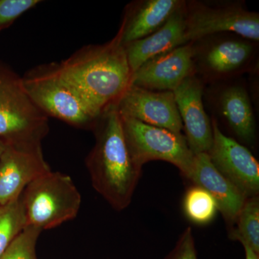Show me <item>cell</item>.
<instances>
[{"mask_svg":"<svg viewBox=\"0 0 259 259\" xmlns=\"http://www.w3.org/2000/svg\"><path fill=\"white\" fill-rule=\"evenodd\" d=\"M93 131L95 144L86 158L92 185L112 208L123 210L132 201L142 166L131 156L115 105L103 112Z\"/></svg>","mask_w":259,"mask_h":259,"instance_id":"obj_1","label":"cell"},{"mask_svg":"<svg viewBox=\"0 0 259 259\" xmlns=\"http://www.w3.org/2000/svg\"><path fill=\"white\" fill-rule=\"evenodd\" d=\"M185 24L187 42L225 32L255 42L259 40L258 13L247 10L239 2H186Z\"/></svg>","mask_w":259,"mask_h":259,"instance_id":"obj_7","label":"cell"},{"mask_svg":"<svg viewBox=\"0 0 259 259\" xmlns=\"http://www.w3.org/2000/svg\"><path fill=\"white\" fill-rule=\"evenodd\" d=\"M216 93L215 107L233 134L251 144L255 139L256 125L248 90L239 82L225 83Z\"/></svg>","mask_w":259,"mask_h":259,"instance_id":"obj_17","label":"cell"},{"mask_svg":"<svg viewBox=\"0 0 259 259\" xmlns=\"http://www.w3.org/2000/svg\"><path fill=\"white\" fill-rule=\"evenodd\" d=\"M127 147L134 161L144 166L151 161L168 162L184 177L190 176L194 155L185 136L120 115Z\"/></svg>","mask_w":259,"mask_h":259,"instance_id":"obj_8","label":"cell"},{"mask_svg":"<svg viewBox=\"0 0 259 259\" xmlns=\"http://www.w3.org/2000/svg\"><path fill=\"white\" fill-rule=\"evenodd\" d=\"M42 231L26 226L0 255V259H37V240Z\"/></svg>","mask_w":259,"mask_h":259,"instance_id":"obj_21","label":"cell"},{"mask_svg":"<svg viewBox=\"0 0 259 259\" xmlns=\"http://www.w3.org/2000/svg\"><path fill=\"white\" fill-rule=\"evenodd\" d=\"M192 42L196 74L204 82L224 81L255 66L256 42L236 34H215Z\"/></svg>","mask_w":259,"mask_h":259,"instance_id":"obj_6","label":"cell"},{"mask_svg":"<svg viewBox=\"0 0 259 259\" xmlns=\"http://www.w3.org/2000/svg\"><path fill=\"white\" fill-rule=\"evenodd\" d=\"M40 3L39 0H0V31Z\"/></svg>","mask_w":259,"mask_h":259,"instance_id":"obj_22","label":"cell"},{"mask_svg":"<svg viewBox=\"0 0 259 259\" xmlns=\"http://www.w3.org/2000/svg\"><path fill=\"white\" fill-rule=\"evenodd\" d=\"M115 105L121 116L182 134L183 125L173 92L151 91L130 84Z\"/></svg>","mask_w":259,"mask_h":259,"instance_id":"obj_10","label":"cell"},{"mask_svg":"<svg viewBox=\"0 0 259 259\" xmlns=\"http://www.w3.org/2000/svg\"><path fill=\"white\" fill-rule=\"evenodd\" d=\"M195 74L193 44L188 42L145 62L132 75L131 84L151 91L174 92Z\"/></svg>","mask_w":259,"mask_h":259,"instance_id":"obj_11","label":"cell"},{"mask_svg":"<svg viewBox=\"0 0 259 259\" xmlns=\"http://www.w3.org/2000/svg\"><path fill=\"white\" fill-rule=\"evenodd\" d=\"M49 117L34 103L22 77L0 66V142L19 148L42 147Z\"/></svg>","mask_w":259,"mask_h":259,"instance_id":"obj_4","label":"cell"},{"mask_svg":"<svg viewBox=\"0 0 259 259\" xmlns=\"http://www.w3.org/2000/svg\"><path fill=\"white\" fill-rule=\"evenodd\" d=\"M245 250V259H259V254L250 249L246 245H243Z\"/></svg>","mask_w":259,"mask_h":259,"instance_id":"obj_24","label":"cell"},{"mask_svg":"<svg viewBox=\"0 0 259 259\" xmlns=\"http://www.w3.org/2000/svg\"><path fill=\"white\" fill-rule=\"evenodd\" d=\"M186 217L197 225L212 222L219 212L217 202L207 191L194 185L186 191L183 199Z\"/></svg>","mask_w":259,"mask_h":259,"instance_id":"obj_19","label":"cell"},{"mask_svg":"<svg viewBox=\"0 0 259 259\" xmlns=\"http://www.w3.org/2000/svg\"><path fill=\"white\" fill-rule=\"evenodd\" d=\"M204 81L197 74L189 76L173 92L185 139L194 155L209 152L212 147V122L204 110Z\"/></svg>","mask_w":259,"mask_h":259,"instance_id":"obj_12","label":"cell"},{"mask_svg":"<svg viewBox=\"0 0 259 259\" xmlns=\"http://www.w3.org/2000/svg\"><path fill=\"white\" fill-rule=\"evenodd\" d=\"M182 0H139L126 7L118 32L125 46L156 32L184 5Z\"/></svg>","mask_w":259,"mask_h":259,"instance_id":"obj_16","label":"cell"},{"mask_svg":"<svg viewBox=\"0 0 259 259\" xmlns=\"http://www.w3.org/2000/svg\"><path fill=\"white\" fill-rule=\"evenodd\" d=\"M27 226L52 229L74 219L81 196L69 175L50 171L32 182L21 194Z\"/></svg>","mask_w":259,"mask_h":259,"instance_id":"obj_5","label":"cell"},{"mask_svg":"<svg viewBox=\"0 0 259 259\" xmlns=\"http://www.w3.org/2000/svg\"><path fill=\"white\" fill-rule=\"evenodd\" d=\"M27 226L22 197L0 205V255Z\"/></svg>","mask_w":259,"mask_h":259,"instance_id":"obj_20","label":"cell"},{"mask_svg":"<svg viewBox=\"0 0 259 259\" xmlns=\"http://www.w3.org/2000/svg\"><path fill=\"white\" fill-rule=\"evenodd\" d=\"M5 148V146L3 143L0 142V156H1L2 153H3V151H4Z\"/></svg>","mask_w":259,"mask_h":259,"instance_id":"obj_25","label":"cell"},{"mask_svg":"<svg viewBox=\"0 0 259 259\" xmlns=\"http://www.w3.org/2000/svg\"><path fill=\"white\" fill-rule=\"evenodd\" d=\"M231 238L259 254V197H248L238 214Z\"/></svg>","mask_w":259,"mask_h":259,"instance_id":"obj_18","label":"cell"},{"mask_svg":"<svg viewBox=\"0 0 259 259\" xmlns=\"http://www.w3.org/2000/svg\"><path fill=\"white\" fill-rule=\"evenodd\" d=\"M163 259H198L193 232L190 227L180 235L173 249Z\"/></svg>","mask_w":259,"mask_h":259,"instance_id":"obj_23","label":"cell"},{"mask_svg":"<svg viewBox=\"0 0 259 259\" xmlns=\"http://www.w3.org/2000/svg\"><path fill=\"white\" fill-rule=\"evenodd\" d=\"M57 64L100 114L116 105L131 84L132 74L118 32L110 41L86 46Z\"/></svg>","mask_w":259,"mask_h":259,"instance_id":"obj_2","label":"cell"},{"mask_svg":"<svg viewBox=\"0 0 259 259\" xmlns=\"http://www.w3.org/2000/svg\"><path fill=\"white\" fill-rule=\"evenodd\" d=\"M188 180L209 192L227 222L234 224L246 197L218 171L207 153L194 155Z\"/></svg>","mask_w":259,"mask_h":259,"instance_id":"obj_14","label":"cell"},{"mask_svg":"<svg viewBox=\"0 0 259 259\" xmlns=\"http://www.w3.org/2000/svg\"><path fill=\"white\" fill-rule=\"evenodd\" d=\"M50 171L42 147H5L0 156V205L14 202L32 182Z\"/></svg>","mask_w":259,"mask_h":259,"instance_id":"obj_13","label":"cell"},{"mask_svg":"<svg viewBox=\"0 0 259 259\" xmlns=\"http://www.w3.org/2000/svg\"><path fill=\"white\" fill-rule=\"evenodd\" d=\"M22 81L32 101L49 117L93 131L102 115L62 74L57 63L33 68L25 73Z\"/></svg>","mask_w":259,"mask_h":259,"instance_id":"obj_3","label":"cell"},{"mask_svg":"<svg viewBox=\"0 0 259 259\" xmlns=\"http://www.w3.org/2000/svg\"><path fill=\"white\" fill-rule=\"evenodd\" d=\"M185 3L156 32L124 46L132 75L149 59L188 44L185 37Z\"/></svg>","mask_w":259,"mask_h":259,"instance_id":"obj_15","label":"cell"},{"mask_svg":"<svg viewBox=\"0 0 259 259\" xmlns=\"http://www.w3.org/2000/svg\"><path fill=\"white\" fill-rule=\"evenodd\" d=\"M211 122L213 141L207 154L213 165L246 198L258 196V161L245 146L223 134L216 118Z\"/></svg>","mask_w":259,"mask_h":259,"instance_id":"obj_9","label":"cell"}]
</instances>
